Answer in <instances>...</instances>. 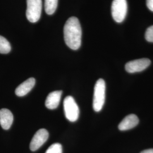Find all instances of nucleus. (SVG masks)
Returning <instances> with one entry per match:
<instances>
[{"label":"nucleus","mask_w":153,"mask_h":153,"mask_svg":"<svg viewBox=\"0 0 153 153\" xmlns=\"http://www.w3.org/2000/svg\"><path fill=\"white\" fill-rule=\"evenodd\" d=\"M66 44L73 50H77L81 45L82 29L78 19L75 16L69 18L64 28Z\"/></svg>","instance_id":"nucleus-1"},{"label":"nucleus","mask_w":153,"mask_h":153,"mask_svg":"<svg viewBox=\"0 0 153 153\" xmlns=\"http://www.w3.org/2000/svg\"><path fill=\"white\" fill-rule=\"evenodd\" d=\"M105 83L103 79H98L94 87L93 108L96 112L100 111L105 102Z\"/></svg>","instance_id":"nucleus-2"},{"label":"nucleus","mask_w":153,"mask_h":153,"mask_svg":"<svg viewBox=\"0 0 153 153\" xmlns=\"http://www.w3.org/2000/svg\"><path fill=\"white\" fill-rule=\"evenodd\" d=\"M42 10V0H27L26 16L30 22H38L41 16Z\"/></svg>","instance_id":"nucleus-3"},{"label":"nucleus","mask_w":153,"mask_h":153,"mask_svg":"<svg viewBox=\"0 0 153 153\" xmlns=\"http://www.w3.org/2000/svg\"><path fill=\"white\" fill-rule=\"evenodd\" d=\"M64 108L66 119L71 122L78 120L79 109L75 100L71 96L66 97L64 101Z\"/></svg>","instance_id":"nucleus-4"},{"label":"nucleus","mask_w":153,"mask_h":153,"mask_svg":"<svg viewBox=\"0 0 153 153\" xmlns=\"http://www.w3.org/2000/svg\"><path fill=\"white\" fill-rule=\"evenodd\" d=\"M126 0H114L111 6L112 16L117 23H121L126 18L127 13Z\"/></svg>","instance_id":"nucleus-5"},{"label":"nucleus","mask_w":153,"mask_h":153,"mask_svg":"<svg viewBox=\"0 0 153 153\" xmlns=\"http://www.w3.org/2000/svg\"><path fill=\"white\" fill-rule=\"evenodd\" d=\"M150 64V60L146 58L131 61L126 64V71L129 73L140 72L145 70Z\"/></svg>","instance_id":"nucleus-6"},{"label":"nucleus","mask_w":153,"mask_h":153,"mask_svg":"<svg viewBox=\"0 0 153 153\" xmlns=\"http://www.w3.org/2000/svg\"><path fill=\"white\" fill-rule=\"evenodd\" d=\"M49 133L45 129H40L33 136L30 145V150L33 152L40 148L48 138Z\"/></svg>","instance_id":"nucleus-7"},{"label":"nucleus","mask_w":153,"mask_h":153,"mask_svg":"<svg viewBox=\"0 0 153 153\" xmlns=\"http://www.w3.org/2000/svg\"><path fill=\"white\" fill-rule=\"evenodd\" d=\"M62 93V91L59 90L49 94L45 102L46 107L49 109H56L60 102Z\"/></svg>","instance_id":"nucleus-8"},{"label":"nucleus","mask_w":153,"mask_h":153,"mask_svg":"<svg viewBox=\"0 0 153 153\" xmlns=\"http://www.w3.org/2000/svg\"><path fill=\"white\" fill-rule=\"evenodd\" d=\"M139 123L137 116L134 114L128 115L121 121L119 125V129L121 131H127L136 126Z\"/></svg>","instance_id":"nucleus-9"},{"label":"nucleus","mask_w":153,"mask_h":153,"mask_svg":"<svg viewBox=\"0 0 153 153\" xmlns=\"http://www.w3.org/2000/svg\"><path fill=\"white\" fill-rule=\"evenodd\" d=\"M13 122V115L11 111L6 108L0 109V125L1 127L7 130L10 129Z\"/></svg>","instance_id":"nucleus-10"},{"label":"nucleus","mask_w":153,"mask_h":153,"mask_svg":"<svg viewBox=\"0 0 153 153\" xmlns=\"http://www.w3.org/2000/svg\"><path fill=\"white\" fill-rule=\"evenodd\" d=\"M35 79L33 78H30L25 82L19 85L16 89V94L18 97H23L27 95L34 87Z\"/></svg>","instance_id":"nucleus-11"},{"label":"nucleus","mask_w":153,"mask_h":153,"mask_svg":"<svg viewBox=\"0 0 153 153\" xmlns=\"http://www.w3.org/2000/svg\"><path fill=\"white\" fill-rule=\"evenodd\" d=\"M58 4V0H45L44 8L46 13L52 15L55 13Z\"/></svg>","instance_id":"nucleus-12"},{"label":"nucleus","mask_w":153,"mask_h":153,"mask_svg":"<svg viewBox=\"0 0 153 153\" xmlns=\"http://www.w3.org/2000/svg\"><path fill=\"white\" fill-rule=\"evenodd\" d=\"M11 51L10 43L4 37L0 35V53L7 54Z\"/></svg>","instance_id":"nucleus-13"},{"label":"nucleus","mask_w":153,"mask_h":153,"mask_svg":"<svg viewBox=\"0 0 153 153\" xmlns=\"http://www.w3.org/2000/svg\"><path fill=\"white\" fill-rule=\"evenodd\" d=\"M45 153H62V145L59 143H55L49 146Z\"/></svg>","instance_id":"nucleus-14"},{"label":"nucleus","mask_w":153,"mask_h":153,"mask_svg":"<svg viewBox=\"0 0 153 153\" xmlns=\"http://www.w3.org/2000/svg\"><path fill=\"white\" fill-rule=\"evenodd\" d=\"M145 39L149 42L153 43V26L148 28L145 33Z\"/></svg>","instance_id":"nucleus-15"},{"label":"nucleus","mask_w":153,"mask_h":153,"mask_svg":"<svg viewBox=\"0 0 153 153\" xmlns=\"http://www.w3.org/2000/svg\"><path fill=\"white\" fill-rule=\"evenodd\" d=\"M146 5L148 9L153 12V0H146Z\"/></svg>","instance_id":"nucleus-16"},{"label":"nucleus","mask_w":153,"mask_h":153,"mask_svg":"<svg viewBox=\"0 0 153 153\" xmlns=\"http://www.w3.org/2000/svg\"><path fill=\"white\" fill-rule=\"evenodd\" d=\"M141 153H153V149H147L142 151Z\"/></svg>","instance_id":"nucleus-17"}]
</instances>
